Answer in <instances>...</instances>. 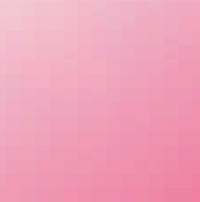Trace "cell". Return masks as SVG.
<instances>
[{"instance_id": "6da1fadb", "label": "cell", "mask_w": 200, "mask_h": 202, "mask_svg": "<svg viewBox=\"0 0 200 202\" xmlns=\"http://www.w3.org/2000/svg\"><path fill=\"white\" fill-rule=\"evenodd\" d=\"M9 142H11V144H18L20 142V133H9Z\"/></svg>"}]
</instances>
